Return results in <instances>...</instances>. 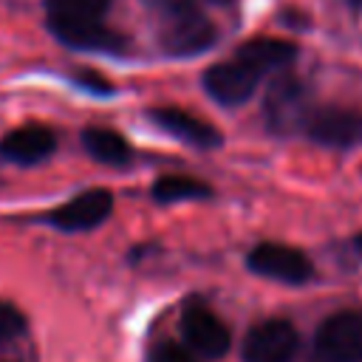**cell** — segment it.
Masks as SVG:
<instances>
[{"label":"cell","mask_w":362,"mask_h":362,"mask_svg":"<svg viewBox=\"0 0 362 362\" xmlns=\"http://www.w3.org/2000/svg\"><path fill=\"white\" fill-rule=\"evenodd\" d=\"M300 348V334L288 320H263L243 337V362H291Z\"/></svg>","instance_id":"cell-8"},{"label":"cell","mask_w":362,"mask_h":362,"mask_svg":"<svg viewBox=\"0 0 362 362\" xmlns=\"http://www.w3.org/2000/svg\"><path fill=\"white\" fill-rule=\"evenodd\" d=\"M156 204H178V201H204L212 198V187L201 178L189 175H158L150 189Z\"/></svg>","instance_id":"cell-14"},{"label":"cell","mask_w":362,"mask_h":362,"mask_svg":"<svg viewBox=\"0 0 362 362\" xmlns=\"http://www.w3.org/2000/svg\"><path fill=\"white\" fill-rule=\"evenodd\" d=\"M150 362H198L187 345L178 342H158L150 351Z\"/></svg>","instance_id":"cell-16"},{"label":"cell","mask_w":362,"mask_h":362,"mask_svg":"<svg viewBox=\"0 0 362 362\" xmlns=\"http://www.w3.org/2000/svg\"><path fill=\"white\" fill-rule=\"evenodd\" d=\"M54 150H57V136L48 124H40V122L20 124L0 139V158L17 167L42 164Z\"/></svg>","instance_id":"cell-12"},{"label":"cell","mask_w":362,"mask_h":362,"mask_svg":"<svg viewBox=\"0 0 362 362\" xmlns=\"http://www.w3.org/2000/svg\"><path fill=\"white\" fill-rule=\"evenodd\" d=\"M156 23L158 45L173 59H192L218 42V28L201 0H141Z\"/></svg>","instance_id":"cell-3"},{"label":"cell","mask_w":362,"mask_h":362,"mask_svg":"<svg viewBox=\"0 0 362 362\" xmlns=\"http://www.w3.org/2000/svg\"><path fill=\"white\" fill-rule=\"evenodd\" d=\"M181 331H184L187 348L195 356H204V359H221V356H226V351L232 345V334L223 325V320L215 317L201 303H189L184 308Z\"/></svg>","instance_id":"cell-10"},{"label":"cell","mask_w":362,"mask_h":362,"mask_svg":"<svg viewBox=\"0 0 362 362\" xmlns=\"http://www.w3.org/2000/svg\"><path fill=\"white\" fill-rule=\"evenodd\" d=\"M348 3H351V6H362V0H348Z\"/></svg>","instance_id":"cell-20"},{"label":"cell","mask_w":362,"mask_h":362,"mask_svg":"<svg viewBox=\"0 0 362 362\" xmlns=\"http://www.w3.org/2000/svg\"><path fill=\"white\" fill-rule=\"evenodd\" d=\"M147 119L161 133L184 141L189 147L215 150V147L223 144V136H221V130L212 122H206V119H201V116H195V113H189L184 107H150L147 110Z\"/></svg>","instance_id":"cell-11"},{"label":"cell","mask_w":362,"mask_h":362,"mask_svg":"<svg viewBox=\"0 0 362 362\" xmlns=\"http://www.w3.org/2000/svg\"><path fill=\"white\" fill-rule=\"evenodd\" d=\"M110 212H113L110 189L93 187V189L74 195L71 201H65L54 212H48L45 221H48V226H54L59 232H88V229L102 226L110 218Z\"/></svg>","instance_id":"cell-9"},{"label":"cell","mask_w":362,"mask_h":362,"mask_svg":"<svg viewBox=\"0 0 362 362\" xmlns=\"http://www.w3.org/2000/svg\"><path fill=\"white\" fill-rule=\"evenodd\" d=\"M204 3V0H201ZM206 3H215V6H235L238 0H206Z\"/></svg>","instance_id":"cell-18"},{"label":"cell","mask_w":362,"mask_h":362,"mask_svg":"<svg viewBox=\"0 0 362 362\" xmlns=\"http://www.w3.org/2000/svg\"><path fill=\"white\" fill-rule=\"evenodd\" d=\"M297 45L280 37H255L246 40L235 54L209 65L201 76L206 96L223 107L246 105L257 88L272 76L288 71L297 59Z\"/></svg>","instance_id":"cell-1"},{"label":"cell","mask_w":362,"mask_h":362,"mask_svg":"<svg viewBox=\"0 0 362 362\" xmlns=\"http://www.w3.org/2000/svg\"><path fill=\"white\" fill-rule=\"evenodd\" d=\"M71 82L79 85V90H90V93H99V96H110L113 93V85L105 76L93 74V71H79V74L71 76Z\"/></svg>","instance_id":"cell-17"},{"label":"cell","mask_w":362,"mask_h":362,"mask_svg":"<svg viewBox=\"0 0 362 362\" xmlns=\"http://www.w3.org/2000/svg\"><path fill=\"white\" fill-rule=\"evenodd\" d=\"M314 356L320 362H362V311H337L322 320Z\"/></svg>","instance_id":"cell-5"},{"label":"cell","mask_w":362,"mask_h":362,"mask_svg":"<svg viewBox=\"0 0 362 362\" xmlns=\"http://www.w3.org/2000/svg\"><path fill=\"white\" fill-rule=\"evenodd\" d=\"M25 331V317L11 303H0V345L17 339Z\"/></svg>","instance_id":"cell-15"},{"label":"cell","mask_w":362,"mask_h":362,"mask_svg":"<svg viewBox=\"0 0 362 362\" xmlns=\"http://www.w3.org/2000/svg\"><path fill=\"white\" fill-rule=\"evenodd\" d=\"M82 147L93 161L107 164V167H127L133 161L130 141L113 127H99V124L85 127L82 130Z\"/></svg>","instance_id":"cell-13"},{"label":"cell","mask_w":362,"mask_h":362,"mask_svg":"<svg viewBox=\"0 0 362 362\" xmlns=\"http://www.w3.org/2000/svg\"><path fill=\"white\" fill-rule=\"evenodd\" d=\"M314 107L317 102L311 96V88L300 76L283 71L272 79L266 99H263L266 130L274 136H303L305 122L314 113Z\"/></svg>","instance_id":"cell-4"},{"label":"cell","mask_w":362,"mask_h":362,"mask_svg":"<svg viewBox=\"0 0 362 362\" xmlns=\"http://www.w3.org/2000/svg\"><path fill=\"white\" fill-rule=\"evenodd\" d=\"M246 266H249V272H255L266 280L286 283V286H300V283L311 280V274H314L311 257L305 252L286 246V243H274V240L257 243L246 255Z\"/></svg>","instance_id":"cell-6"},{"label":"cell","mask_w":362,"mask_h":362,"mask_svg":"<svg viewBox=\"0 0 362 362\" xmlns=\"http://www.w3.org/2000/svg\"><path fill=\"white\" fill-rule=\"evenodd\" d=\"M303 136L320 147L351 150L362 144V113L339 105H317L305 122Z\"/></svg>","instance_id":"cell-7"},{"label":"cell","mask_w":362,"mask_h":362,"mask_svg":"<svg viewBox=\"0 0 362 362\" xmlns=\"http://www.w3.org/2000/svg\"><path fill=\"white\" fill-rule=\"evenodd\" d=\"M354 246H356V252H359V255H362V232H359V235H356V238H354Z\"/></svg>","instance_id":"cell-19"},{"label":"cell","mask_w":362,"mask_h":362,"mask_svg":"<svg viewBox=\"0 0 362 362\" xmlns=\"http://www.w3.org/2000/svg\"><path fill=\"white\" fill-rule=\"evenodd\" d=\"M110 6L113 0H45V25L65 48L124 54L127 37L105 23Z\"/></svg>","instance_id":"cell-2"}]
</instances>
